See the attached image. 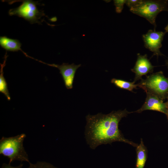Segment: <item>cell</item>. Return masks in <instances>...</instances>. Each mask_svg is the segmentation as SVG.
I'll return each instance as SVG.
<instances>
[{
  "instance_id": "cell-6",
  "label": "cell",
  "mask_w": 168,
  "mask_h": 168,
  "mask_svg": "<svg viewBox=\"0 0 168 168\" xmlns=\"http://www.w3.org/2000/svg\"><path fill=\"white\" fill-rule=\"evenodd\" d=\"M166 32L157 31L156 29L149 30L142 35L145 47L153 52V55H164L161 53L160 49L162 46V42Z\"/></svg>"
},
{
  "instance_id": "cell-18",
  "label": "cell",
  "mask_w": 168,
  "mask_h": 168,
  "mask_svg": "<svg viewBox=\"0 0 168 168\" xmlns=\"http://www.w3.org/2000/svg\"><path fill=\"white\" fill-rule=\"evenodd\" d=\"M166 107L167 110V114L166 115L167 118L168 119V99H167V101L165 102Z\"/></svg>"
},
{
  "instance_id": "cell-17",
  "label": "cell",
  "mask_w": 168,
  "mask_h": 168,
  "mask_svg": "<svg viewBox=\"0 0 168 168\" xmlns=\"http://www.w3.org/2000/svg\"><path fill=\"white\" fill-rule=\"evenodd\" d=\"M23 164L21 163L19 166H12L9 163H3L1 168H22Z\"/></svg>"
},
{
  "instance_id": "cell-5",
  "label": "cell",
  "mask_w": 168,
  "mask_h": 168,
  "mask_svg": "<svg viewBox=\"0 0 168 168\" xmlns=\"http://www.w3.org/2000/svg\"><path fill=\"white\" fill-rule=\"evenodd\" d=\"M8 3L12 4L17 2H21L22 3L18 7L10 9L8 12L10 16L16 15L23 18L30 24H41V17L45 16L44 11L39 10L37 5L40 3L38 1L30 0L7 1Z\"/></svg>"
},
{
  "instance_id": "cell-20",
  "label": "cell",
  "mask_w": 168,
  "mask_h": 168,
  "mask_svg": "<svg viewBox=\"0 0 168 168\" xmlns=\"http://www.w3.org/2000/svg\"><path fill=\"white\" fill-rule=\"evenodd\" d=\"M166 65L167 66V68H168V58L167 59L166 61Z\"/></svg>"
},
{
  "instance_id": "cell-4",
  "label": "cell",
  "mask_w": 168,
  "mask_h": 168,
  "mask_svg": "<svg viewBox=\"0 0 168 168\" xmlns=\"http://www.w3.org/2000/svg\"><path fill=\"white\" fill-rule=\"evenodd\" d=\"M130 10L133 13L145 18L156 29L157 15L162 11L168 12V0H142L139 5Z\"/></svg>"
},
{
  "instance_id": "cell-16",
  "label": "cell",
  "mask_w": 168,
  "mask_h": 168,
  "mask_svg": "<svg viewBox=\"0 0 168 168\" xmlns=\"http://www.w3.org/2000/svg\"><path fill=\"white\" fill-rule=\"evenodd\" d=\"M142 0H126L125 4L130 9L134 8L139 5Z\"/></svg>"
},
{
  "instance_id": "cell-11",
  "label": "cell",
  "mask_w": 168,
  "mask_h": 168,
  "mask_svg": "<svg viewBox=\"0 0 168 168\" xmlns=\"http://www.w3.org/2000/svg\"><path fill=\"white\" fill-rule=\"evenodd\" d=\"M136 152L137 157L136 168H144L147 160V151L142 138L140 143L136 147Z\"/></svg>"
},
{
  "instance_id": "cell-15",
  "label": "cell",
  "mask_w": 168,
  "mask_h": 168,
  "mask_svg": "<svg viewBox=\"0 0 168 168\" xmlns=\"http://www.w3.org/2000/svg\"><path fill=\"white\" fill-rule=\"evenodd\" d=\"M126 0H114V5L115 7L116 12L117 13H121L124 7V5L125 3Z\"/></svg>"
},
{
  "instance_id": "cell-10",
  "label": "cell",
  "mask_w": 168,
  "mask_h": 168,
  "mask_svg": "<svg viewBox=\"0 0 168 168\" xmlns=\"http://www.w3.org/2000/svg\"><path fill=\"white\" fill-rule=\"evenodd\" d=\"M0 45L7 51L11 52L21 51L27 57L31 58L21 49V44L17 39H11L6 36L0 37Z\"/></svg>"
},
{
  "instance_id": "cell-13",
  "label": "cell",
  "mask_w": 168,
  "mask_h": 168,
  "mask_svg": "<svg viewBox=\"0 0 168 168\" xmlns=\"http://www.w3.org/2000/svg\"><path fill=\"white\" fill-rule=\"evenodd\" d=\"M111 82L119 88L132 92L138 86V84H135L133 82H130L121 79L113 78L111 80Z\"/></svg>"
},
{
  "instance_id": "cell-9",
  "label": "cell",
  "mask_w": 168,
  "mask_h": 168,
  "mask_svg": "<svg viewBox=\"0 0 168 168\" xmlns=\"http://www.w3.org/2000/svg\"><path fill=\"white\" fill-rule=\"evenodd\" d=\"M147 97L145 101L139 109L133 112L140 113L147 110H152L161 112L165 114H167V110L165 103L156 96L149 93H146Z\"/></svg>"
},
{
  "instance_id": "cell-19",
  "label": "cell",
  "mask_w": 168,
  "mask_h": 168,
  "mask_svg": "<svg viewBox=\"0 0 168 168\" xmlns=\"http://www.w3.org/2000/svg\"><path fill=\"white\" fill-rule=\"evenodd\" d=\"M165 32L168 33V24L167 26L165 27Z\"/></svg>"
},
{
  "instance_id": "cell-14",
  "label": "cell",
  "mask_w": 168,
  "mask_h": 168,
  "mask_svg": "<svg viewBox=\"0 0 168 168\" xmlns=\"http://www.w3.org/2000/svg\"><path fill=\"white\" fill-rule=\"evenodd\" d=\"M29 166L27 168H58L53 165L45 161H38L35 164L29 163Z\"/></svg>"
},
{
  "instance_id": "cell-7",
  "label": "cell",
  "mask_w": 168,
  "mask_h": 168,
  "mask_svg": "<svg viewBox=\"0 0 168 168\" xmlns=\"http://www.w3.org/2000/svg\"><path fill=\"white\" fill-rule=\"evenodd\" d=\"M39 62L58 68L62 76L66 88L68 89L72 88L76 72L77 69L81 66V64L76 65L74 63L69 64L63 63L61 65H59L55 64H48L42 61H39Z\"/></svg>"
},
{
  "instance_id": "cell-3",
  "label": "cell",
  "mask_w": 168,
  "mask_h": 168,
  "mask_svg": "<svg viewBox=\"0 0 168 168\" xmlns=\"http://www.w3.org/2000/svg\"><path fill=\"white\" fill-rule=\"evenodd\" d=\"M138 86L143 89L146 93L154 95L163 101L168 99V77L162 71L158 72L142 78Z\"/></svg>"
},
{
  "instance_id": "cell-1",
  "label": "cell",
  "mask_w": 168,
  "mask_h": 168,
  "mask_svg": "<svg viewBox=\"0 0 168 168\" xmlns=\"http://www.w3.org/2000/svg\"><path fill=\"white\" fill-rule=\"evenodd\" d=\"M132 113L124 109L113 111L107 114L100 113L87 115L85 135L90 148L95 149L100 145L115 142H124L136 147L138 145L125 138L119 128L122 119Z\"/></svg>"
},
{
  "instance_id": "cell-8",
  "label": "cell",
  "mask_w": 168,
  "mask_h": 168,
  "mask_svg": "<svg viewBox=\"0 0 168 168\" xmlns=\"http://www.w3.org/2000/svg\"><path fill=\"white\" fill-rule=\"evenodd\" d=\"M136 62L131 71L135 73L133 82L142 79L143 75H146L148 73H152L154 66H153L147 58V54L142 55L139 53L137 54Z\"/></svg>"
},
{
  "instance_id": "cell-2",
  "label": "cell",
  "mask_w": 168,
  "mask_h": 168,
  "mask_svg": "<svg viewBox=\"0 0 168 168\" xmlns=\"http://www.w3.org/2000/svg\"><path fill=\"white\" fill-rule=\"evenodd\" d=\"M26 137L25 133H21L14 137H3L1 139L0 154L9 159V164L15 160L30 162L23 146V142Z\"/></svg>"
},
{
  "instance_id": "cell-12",
  "label": "cell",
  "mask_w": 168,
  "mask_h": 168,
  "mask_svg": "<svg viewBox=\"0 0 168 168\" xmlns=\"http://www.w3.org/2000/svg\"><path fill=\"white\" fill-rule=\"evenodd\" d=\"M7 56V52H6L4 56V59L3 63H0V92L4 95L8 100H10L11 99V97L8 89L7 84L3 75V68L6 65V61Z\"/></svg>"
}]
</instances>
